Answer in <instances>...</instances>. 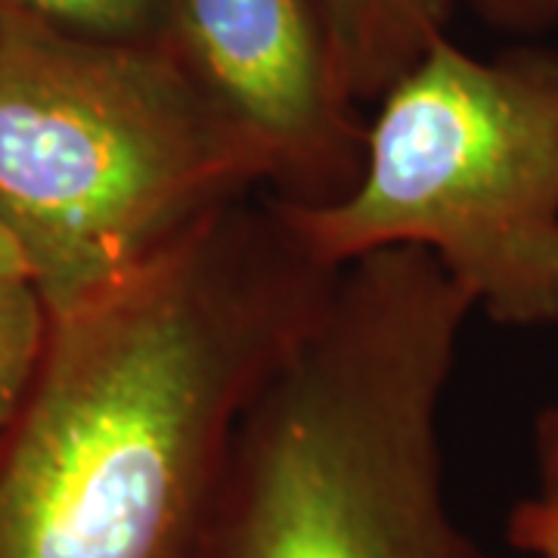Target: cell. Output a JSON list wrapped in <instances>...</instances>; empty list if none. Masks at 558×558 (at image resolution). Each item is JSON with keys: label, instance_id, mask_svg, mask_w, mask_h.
Returning <instances> with one entry per match:
<instances>
[{"label": "cell", "instance_id": "obj_1", "mask_svg": "<svg viewBox=\"0 0 558 558\" xmlns=\"http://www.w3.org/2000/svg\"><path fill=\"white\" fill-rule=\"evenodd\" d=\"M339 267L270 193L50 317L0 432V558H180L242 407Z\"/></svg>", "mask_w": 558, "mask_h": 558}, {"label": "cell", "instance_id": "obj_2", "mask_svg": "<svg viewBox=\"0 0 558 558\" xmlns=\"http://www.w3.org/2000/svg\"><path fill=\"white\" fill-rule=\"evenodd\" d=\"M472 311L428 252L341 267L242 407L180 558H487L450 512L440 450Z\"/></svg>", "mask_w": 558, "mask_h": 558}, {"label": "cell", "instance_id": "obj_3", "mask_svg": "<svg viewBox=\"0 0 558 558\" xmlns=\"http://www.w3.org/2000/svg\"><path fill=\"white\" fill-rule=\"evenodd\" d=\"M270 193V161L168 44L62 32L0 0V220L50 317Z\"/></svg>", "mask_w": 558, "mask_h": 558}, {"label": "cell", "instance_id": "obj_4", "mask_svg": "<svg viewBox=\"0 0 558 558\" xmlns=\"http://www.w3.org/2000/svg\"><path fill=\"white\" fill-rule=\"evenodd\" d=\"M357 183L286 211L329 267L422 248L502 326L558 323V53L440 38L381 97Z\"/></svg>", "mask_w": 558, "mask_h": 558}, {"label": "cell", "instance_id": "obj_5", "mask_svg": "<svg viewBox=\"0 0 558 558\" xmlns=\"http://www.w3.org/2000/svg\"><path fill=\"white\" fill-rule=\"evenodd\" d=\"M168 47L260 146L270 196L341 199L363 171L366 124L341 90L319 0H168Z\"/></svg>", "mask_w": 558, "mask_h": 558}, {"label": "cell", "instance_id": "obj_6", "mask_svg": "<svg viewBox=\"0 0 558 558\" xmlns=\"http://www.w3.org/2000/svg\"><path fill=\"white\" fill-rule=\"evenodd\" d=\"M341 90L379 102L440 38L453 0H319Z\"/></svg>", "mask_w": 558, "mask_h": 558}, {"label": "cell", "instance_id": "obj_7", "mask_svg": "<svg viewBox=\"0 0 558 558\" xmlns=\"http://www.w3.org/2000/svg\"><path fill=\"white\" fill-rule=\"evenodd\" d=\"M50 314L38 289L22 277H0V432L16 416L38 373Z\"/></svg>", "mask_w": 558, "mask_h": 558}, {"label": "cell", "instance_id": "obj_8", "mask_svg": "<svg viewBox=\"0 0 558 558\" xmlns=\"http://www.w3.org/2000/svg\"><path fill=\"white\" fill-rule=\"evenodd\" d=\"M62 32L121 44H168V0H16Z\"/></svg>", "mask_w": 558, "mask_h": 558}, {"label": "cell", "instance_id": "obj_9", "mask_svg": "<svg viewBox=\"0 0 558 558\" xmlns=\"http://www.w3.org/2000/svg\"><path fill=\"white\" fill-rule=\"evenodd\" d=\"M506 537L521 558H558V499L527 497L512 509Z\"/></svg>", "mask_w": 558, "mask_h": 558}, {"label": "cell", "instance_id": "obj_10", "mask_svg": "<svg viewBox=\"0 0 558 558\" xmlns=\"http://www.w3.org/2000/svg\"><path fill=\"white\" fill-rule=\"evenodd\" d=\"M478 20L509 35H537L558 25V0H469Z\"/></svg>", "mask_w": 558, "mask_h": 558}, {"label": "cell", "instance_id": "obj_11", "mask_svg": "<svg viewBox=\"0 0 558 558\" xmlns=\"http://www.w3.org/2000/svg\"><path fill=\"white\" fill-rule=\"evenodd\" d=\"M537 497L558 499V400L537 422Z\"/></svg>", "mask_w": 558, "mask_h": 558}, {"label": "cell", "instance_id": "obj_12", "mask_svg": "<svg viewBox=\"0 0 558 558\" xmlns=\"http://www.w3.org/2000/svg\"><path fill=\"white\" fill-rule=\"evenodd\" d=\"M0 277L28 279V274H25V260H22L20 255V245L10 236V230L3 227V220H0ZM28 282H32V279H28Z\"/></svg>", "mask_w": 558, "mask_h": 558}]
</instances>
